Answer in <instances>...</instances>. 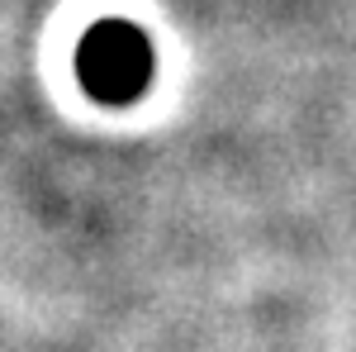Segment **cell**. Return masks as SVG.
I'll return each mask as SVG.
<instances>
[{"label": "cell", "instance_id": "cell-1", "mask_svg": "<svg viewBox=\"0 0 356 352\" xmlns=\"http://www.w3.org/2000/svg\"><path fill=\"white\" fill-rule=\"evenodd\" d=\"M76 77L95 105H134L157 77V48L134 20H100L76 43Z\"/></svg>", "mask_w": 356, "mask_h": 352}]
</instances>
